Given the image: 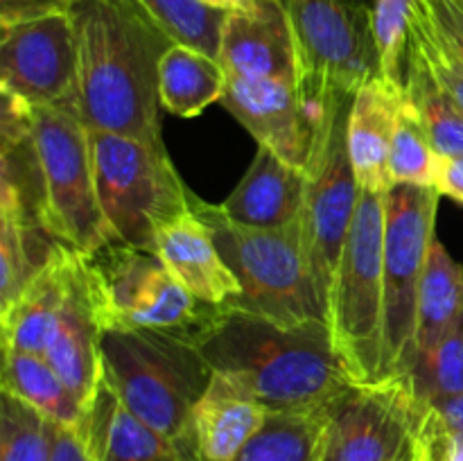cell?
<instances>
[{
	"label": "cell",
	"mask_w": 463,
	"mask_h": 461,
	"mask_svg": "<svg viewBox=\"0 0 463 461\" xmlns=\"http://www.w3.org/2000/svg\"><path fill=\"white\" fill-rule=\"evenodd\" d=\"M77 108L89 129L165 147L158 63L175 41L136 0H75Z\"/></svg>",
	"instance_id": "obj_1"
},
{
	"label": "cell",
	"mask_w": 463,
	"mask_h": 461,
	"mask_svg": "<svg viewBox=\"0 0 463 461\" xmlns=\"http://www.w3.org/2000/svg\"><path fill=\"white\" fill-rule=\"evenodd\" d=\"M194 342L213 373L233 380L269 411H319L355 382L328 321L288 325L224 306Z\"/></svg>",
	"instance_id": "obj_2"
},
{
	"label": "cell",
	"mask_w": 463,
	"mask_h": 461,
	"mask_svg": "<svg viewBox=\"0 0 463 461\" xmlns=\"http://www.w3.org/2000/svg\"><path fill=\"white\" fill-rule=\"evenodd\" d=\"M102 366L104 384L131 414L185 446L193 407L213 378L194 334L104 330Z\"/></svg>",
	"instance_id": "obj_3"
},
{
	"label": "cell",
	"mask_w": 463,
	"mask_h": 461,
	"mask_svg": "<svg viewBox=\"0 0 463 461\" xmlns=\"http://www.w3.org/2000/svg\"><path fill=\"white\" fill-rule=\"evenodd\" d=\"M190 208L211 226L217 249L240 283L231 306L297 325L326 321L306 253L298 221L285 229H256L231 220L222 206L199 199L190 190Z\"/></svg>",
	"instance_id": "obj_4"
},
{
	"label": "cell",
	"mask_w": 463,
	"mask_h": 461,
	"mask_svg": "<svg viewBox=\"0 0 463 461\" xmlns=\"http://www.w3.org/2000/svg\"><path fill=\"white\" fill-rule=\"evenodd\" d=\"M90 303L102 330H167L197 334L217 307L199 303L154 249L111 240L80 253Z\"/></svg>",
	"instance_id": "obj_5"
},
{
	"label": "cell",
	"mask_w": 463,
	"mask_h": 461,
	"mask_svg": "<svg viewBox=\"0 0 463 461\" xmlns=\"http://www.w3.org/2000/svg\"><path fill=\"white\" fill-rule=\"evenodd\" d=\"M95 193L111 238L154 249L163 224L190 211V188L165 147L90 129Z\"/></svg>",
	"instance_id": "obj_6"
},
{
	"label": "cell",
	"mask_w": 463,
	"mask_h": 461,
	"mask_svg": "<svg viewBox=\"0 0 463 461\" xmlns=\"http://www.w3.org/2000/svg\"><path fill=\"white\" fill-rule=\"evenodd\" d=\"M30 127L43 202V229L80 253L111 242L95 193L90 129L77 108L34 107Z\"/></svg>",
	"instance_id": "obj_7"
},
{
	"label": "cell",
	"mask_w": 463,
	"mask_h": 461,
	"mask_svg": "<svg viewBox=\"0 0 463 461\" xmlns=\"http://www.w3.org/2000/svg\"><path fill=\"white\" fill-rule=\"evenodd\" d=\"M439 190L396 183L384 193V306L380 378H407L416 357V310L437 233Z\"/></svg>",
	"instance_id": "obj_8"
},
{
	"label": "cell",
	"mask_w": 463,
	"mask_h": 461,
	"mask_svg": "<svg viewBox=\"0 0 463 461\" xmlns=\"http://www.w3.org/2000/svg\"><path fill=\"white\" fill-rule=\"evenodd\" d=\"M384 194L362 190L328 303L335 348L355 382H375L383 364Z\"/></svg>",
	"instance_id": "obj_9"
},
{
	"label": "cell",
	"mask_w": 463,
	"mask_h": 461,
	"mask_svg": "<svg viewBox=\"0 0 463 461\" xmlns=\"http://www.w3.org/2000/svg\"><path fill=\"white\" fill-rule=\"evenodd\" d=\"M297 45V89L324 116L333 95H355L378 72L373 9L360 0H279Z\"/></svg>",
	"instance_id": "obj_10"
},
{
	"label": "cell",
	"mask_w": 463,
	"mask_h": 461,
	"mask_svg": "<svg viewBox=\"0 0 463 461\" xmlns=\"http://www.w3.org/2000/svg\"><path fill=\"white\" fill-rule=\"evenodd\" d=\"M353 95L328 99L315 154L306 167V199L298 217L307 269L328 321V303L344 244L355 220L362 188L348 152V111Z\"/></svg>",
	"instance_id": "obj_11"
},
{
	"label": "cell",
	"mask_w": 463,
	"mask_h": 461,
	"mask_svg": "<svg viewBox=\"0 0 463 461\" xmlns=\"http://www.w3.org/2000/svg\"><path fill=\"white\" fill-rule=\"evenodd\" d=\"M410 378L351 382L321 409L317 461H389L416 419Z\"/></svg>",
	"instance_id": "obj_12"
},
{
	"label": "cell",
	"mask_w": 463,
	"mask_h": 461,
	"mask_svg": "<svg viewBox=\"0 0 463 461\" xmlns=\"http://www.w3.org/2000/svg\"><path fill=\"white\" fill-rule=\"evenodd\" d=\"M0 93L27 108H77V48L68 14L0 27Z\"/></svg>",
	"instance_id": "obj_13"
},
{
	"label": "cell",
	"mask_w": 463,
	"mask_h": 461,
	"mask_svg": "<svg viewBox=\"0 0 463 461\" xmlns=\"http://www.w3.org/2000/svg\"><path fill=\"white\" fill-rule=\"evenodd\" d=\"M226 77L222 104L258 140V147L271 149L289 165L306 170L315 154L324 116L319 118L303 102L297 80Z\"/></svg>",
	"instance_id": "obj_14"
},
{
	"label": "cell",
	"mask_w": 463,
	"mask_h": 461,
	"mask_svg": "<svg viewBox=\"0 0 463 461\" xmlns=\"http://www.w3.org/2000/svg\"><path fill=\"white\" fill-rule=\"evenodd\" d=\"M226 75L297 80V45L279 0H258L244 12H226L220 39Z\"/></svg>",
	"instance_id": "obj_15"
},
{
	"label": "cell",
	"mask_w": 463,
	"mask_h": 461,
	"mask_svg": "<svg viewBox=\"0 0 463 461\" xmlns=\"http://www.w3.org/2000/svg\"><path fill=\"white\" fill-rule=\"evenodd\" d=\"M154 251L179 285L203 306H231L242 292L217 249L211 226L193 208L158 229Z\"/></svg>",
	"instance_id": "obj_16"
},
{
	"label": "cell",
	"mask_w": 463,
	"mask_h": 461,
	"mask_svg": "<svg viewBox=\"0 0 463 461\" xmlns=\"http://www.w3.org/2000/svg\"><path fill=\"white\" fill-rule=\"evenodd\" d=\"M269 409L233 380L213 373L206 391L193 407L185 452L193 461H233L260 432Z\"/></svg>",
	"instance_id": "obj_17"
},
{
	"label": "cell",
	"mask_w": 463,
	"mask_h": 461,
	"mask_svg": "<svg viewBox=\"0 0 463 461\" xmlns=\"http://www.w3.org/2000/svg\"><path fill=\"white\" fill-rule=\"evenodd\" d=\"M102 333L104 330L90 303L80 256L75 280H72L57 328L43 357L61 375L63 382L71 387L86 411L93 405L104 382Z\"/></svg>",
	"instance_id": "obj_18"
},
{
	"label": "cell",
	"mask_w": 463,
	"mask_h": 461,
	"mask_svg": "<svg viewBox=\"0 0 463 461\" xmlns=\"http://www.w3.org/2000/svg\"><path fill=\"white\" fill-rule=\"evenodd\" d=\"M80 251L59 242L50 260L30 280L12 310L0 316L3 328V351L45 355L57 328L71 285L75 280Z\"/></svg>",
	"instance_id": "obj_19"
},
{
	"label": "cell",
	"mask_w": 463,
	"mask_h": 461,
	"mask_svg": "<svg viewBox=\"0 0 463 461\" xmlns=\"http://www.w3.org/2000/svg\"><path fill=\"white\" fill-rule=\"evenodd\" d=\"M405 89L373 75L355 90L348 111V152L357 183L366 193L384 194L392 188L389 152L393 127Z\"/></svg>",
	"instance_id": "obj_20"
},
{
	"label": "cell",
	"mask_w": 463,
	"mask_h": 461,
	"mask_svg": "<svg viewBox=\"0 0 463 461\" xmlns=\"http://www.w3.org/2000/svg\"><path fill=\"white\" fill-rule=\"evenodd\" d=\"M306 199V170L267 147H258L233 193L220 203L233 221L256 229H285L297 224Z\"/></svg>",
	"instance_id": "obj_21"
},
{
	"label": "cell",
	"mask_w": 463,
	"mask_h": 461,
	"mask_svg": "<svg viewBox=\"0 0 463 461\" xmlns=\"http://www.w3.org/2000/svg\"><path fill=\"white\" fill-rule=\"evenodd\" d=\"M77 432L98 461H193L179 443L131 414L104 382Z\"/></svg>",
	"instance_id": "obj_22"
},
{
	"label": "cell",
	"mask_w": 463,
	"mask_h": 461,
	"mask_svg": "<svg viewBox=\"0 0 463 461\" xmlns=\"http://www.w3.org/2000/svg\"><path fill=\"white\" fill-rule=\"evenodd\" d=\"M226 71L220 59L185 43H172L158 63L161 108L181 118H194L222 102Z\"/></svg>",
	"instance_id": "obj_23"
},
{
	"label": "cell",
	"mask_w": 463,
	"mask_h": 461,
	"mask_svg": "<svg viewBox=\"0 0 463 461\" xmlns=\"http://www.w3.org/2000/svg\"><path fill=\"white\" fill-rule=\"evenodd\" d=\"M0 391L21 398L45 419L63 428L80 429L84 423V405L77 400L75 393L50 366V362L41 355L3 351Z\"/></svg>",
	"instance_id": "obj_24"
},
{
	"label": "cell",
	"mask_w": 463,
	"mask_h": 461,
	"mask_svg": "<svg viewBox=\"0 0 463 461\" xmlns=\"http://www.w3.org/2000/svg\"><path fill=\"white\" fill-rule=\"evenodd\" d=\"M463 315V267L439 240L430 249L416 310V355L430 351ZM416 360V357H414Z\"/></svg>",
	"instance_id": "obj_25"
},
{
	"label": "cell",
	"mask_w": 463,
	"mask_h": 461,
	"mask_svg": "<svg viewBox=\"0 0 463 461\" xmlns=\"http://www.w3.org/2000/svg\"><path fill=\"white\" fill-rule=\"evenodd\" d=\"M59 240L23 212L0 208V316L50 260Z\"/></svg>",
	"instance_id": "obj_26"
},
{
	"label": "cell",
	"mask_w": 463,
	"mask_h": 461,
	"mask_svg": "<svg viewBox=\"0 0 463 461\" xmlns=\"http://www.w3.org/2000/svg\"><path fill=\"white\" fill-rule=\"evenodd\" d=\"M405 93L423 118L437 152L443 156L463 154V108L434 80L430 68L411 45H407Z\"/></svg>",
	"instance_id": "obj_27"
},
{
	"label": "cell",
	"mask_w": 463,
	"mask_h": 461,
	"mask_svg": "<svg viewBox=\"0 0 463 461\" xmlns=\"http://www.w3.org/2000/svg\"><path fill=\"white\" fill-rule=\"evenodd\" d=\"M319 411H269L260 432L233 461H317Z\"/></svg>",
	"instance_id": "obj_28"
},
{
	"label": "cell",
	"mask_w": 463,
	"mask_h": 461,
	"mask_svg": "<svg viewBox=\"0 0 463 461\" xmlns=\"http://www.w3.org/2000/svg\"><path fill=\"white\" fill-rule=\"evenodd\" d=\"M175 43L193 45L217 57L224 18L229 9L203 0H136Z\"/></svg>",
	"instance_id": "obj_29"
},
{
	"label": "cell",
	"mask_w": 463,
	"mask_h": 461,
	"mask_svg": "<svg viewBox=\"0 0 463 461\" xmlns=\"http://www.w3.org/2000/svg\"><path fill=\"white\" fill-rule=\"evenodd\" d=\"M439 152L434 147L423 118L416 111L410 98H402L393 127L392 152H389V174L392 183L432 185L434 165Z\"/></svg>",
	"instance_id": "obj_30"
},
{
	"label": "cell",
	"mask_w": 463,
	"mask_h": 461,
	"mask_svg": "<svg viewBox=\"0 0 463 461\" xmlns=\"http://www.w3.org/2000/svg\"><path fill=\"white\" fill-rule=\"evenodd\" d=\"M407 378L419 402L463 393V315L430 351L416 355Z\"/></svg>",
	"instance_id": "obj_31"
},
{
	"label": "cell",
	"mask_w": 463,
	"mask_h": 461,
	"mask_svg": "<svg viewBox=\"0 0 463 461\" xmlns=\"http://www.w3.org/2000/svg\"><path fill=\"white\" fill-rule=\"evenodd\" d=\"M52 420L0 391V461H50Z\"/></svg>",
	"instance_id": "obj_32"
},
{
	"label": "cell",
	"mask_w": 463,
	"mask_h": 461,
	"mask_svg": "<svg viewBox=\"0 0 463 461\" xmlns=\"http://www.w3.org/2000/svg\"><path fill=\"white\" fill-rule=\"evenodd\" d=\"M416 0H373V39L378 50V72L405 89L410 21Z\"/></svg>",
	"instance_id": "obj_33"
},
{
	"label": "cell",
	"mask_w": 463,
	"mask_h": 461,
	"mask_svg": "<svg viewBox=\"0 0 463 461\" xmlns=\"http://www.w3.org/2000/svg\"><path fill=\"white\" fill-rule=\"evenodd\" d=\"M410 45L420 54L434 80L450 93V98L463 108V57L434 30L430 18L414 3L410 21Z\"/></svg>",
	"instance_id": "obj_34"
},
{
	"label": "cell",
	"mask_w": 463,
	"mask_h": 461,
	"mask_svg": "<svg viewBox=\"0 0 463 461\" xmlns=\"http://www.w3.org/2000/svg\"><path fill=\"white\" fill-rule=\"evenodd\" d=\"M416 419L411 434L419 461H463V437L439 423L432 409L416 402Z\"/></svg>",
	"instance_id": "obj_35"
},
{
	"label": "cell",
	"mask_w": 463,
	"mask_h": 461,
	"mask_svg": "<svg viewBox=\"0 0 463 461\" xmlns=\"http://www.w3.org/2000/svg\"><path fill=\"white\" fill-rule=\"evenodd\" d=\"M434 30L463 57V0H419Z\"/></svg>",
	"instance_id": "obj_36"
},
{
	"label": "cell",
	"mask_w": 463,
	"mask_h": 461,
	"mask_svg": "<svg viewBox=\"0 0 463 461\" xmlns=\"http://www.w3.org/2000/svg\"><path fill=\"white\" fill-rule=\"evenodd\" d=\"M75 0H0V27L68 14Z\"/></svg>",
	"instance_id": "obj_37"
},
{
	"label": "cell",
	"mask_w": 463,
	"mask_h": 461,
	"mask_svg": "<svg viewBox=\"0 0 463 461\" xmlns=\"http://www.w3.org/2000/svg\"><path fill=\"white\" fill-rule=\"evenodd\" d=\"M50 461H98L84 437L75 428H63L52 423V447Z\"/></svg>",
	"instance_id": "obj_38"
},
{
	"label": "cell",
	"mask_w": 463,
	"mask_h": 461,
	"mask_svg": "<svg viewBox=\"0 0 463 461\" xmlns=\"http://www.w3.org/2000/svg\"><path fill=\"white\" fill-rule=\"evenodd\" d=\"M432 185L439 190L441 197H450L463 203V154H459V156L439 154Z\"/></svg>",
	"instance_id": "obj_39"
},
{
	"label": "cell",
	"mask_w": 463,
	"mask_h": 461,
	"mask_svg": "<svg viewBox=\"0 0 463 461\" xmlns=\"http://www.w3.org/2000/svg\"><path fill=\"white\" fill-rule=\"evenodd\" d=\"M420 405L430 407V409H432V414L437 416L439 423H441L443 428L450 429V432H455V434H461L463 437V393L437 398V400L420 402Z\"/></svg>",
	"instance_id": "obj_40"
},
{
	"label": "cell",
	"mask_w": 463,
	"mask_h": 461,
	"mask_svg": "<svg viewBox=\"0 0 463 461\" xmlns=\"http://www.w3.org/2000/svg\"><path fill=\"white\" fill-rule=\"evenodd\" d=\"M389 461H416V441H414V434L407 437V441L402 443L401 450L392 456Z\"/></svg>",
	"instance_id": "obj_41"
},
{
	"label": "cell",
	"mask_w": 463,
	"mask_h": 461,
	"mask_svg": "<svg viewBox=\"0 0 463 461\" xmlns=\"http://www.w3.org/2000/svg\"><path fill=\"white\" fill-rule=\"evenodd\" d=\"M258 0H224V7L229 12H244V9H251Z\"/></svg>",
	"instance_id": "obj_42"
},
{
	"label": "cell",
	"mask_w": 463,
	"mask_h": 461,
	"mask_svg": "<svg viewBox=\"0 0 463 461\" xmlns=\"http://www.w3.org/2000/svg\"><path fill=\"white\" fill-rule=\"evenodd\" d=\"M203 3L213 5V7H222V9H226V7H224V0H203Z\"/></svg>",
	"instance_id": "obj_43"
},
{
	"label": "cell",
	"mask_w": 463,
	"mask_h": 461,
	"mask_svg": "<svg viewBox=\"0 0 463 461\" xmlns=\"http://www.w3.org/2000/svg\"><path fill=\"white\" fill-rule=\"evenodd\" d=\"M416 461H419V459H416Z\"/></svg>",
	"instance_id": "obj_44"
}]
</instances>
